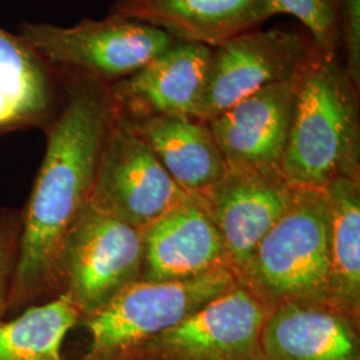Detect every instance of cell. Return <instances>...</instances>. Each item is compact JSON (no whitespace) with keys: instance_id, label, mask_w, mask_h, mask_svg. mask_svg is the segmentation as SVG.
<instances>
[{"instance_id":"obj_20","label":"cell","mask_w":360,"mask_h":360,"mask_svg":"<svg viewBox=\"0 0 360 360\" xmlns=\"http://www.w3.org/2000/svg\"><path fill=\"white\" fill-rule=\"evenodd\" d=\"M275 13L296 18L307 30L314 47L324 53H338L339 0H272Z\"/></svg>"},{"instance_id":"obj_18","label":"cell","mask_w":360,"mask_h":360,"mask_svg":"<svg viewBox=\"0 0 360 360\" xmlns=\"http://www.w3.org/2000/svg\"><path fill=\"white\" fill-rule=\"evenodd\" d=\"M79 319L80 311L58 296L1 321L0 360H65L63 342Z\"/></svg>"},{"instance_id":"obj_3","label":"cell","mask_w":360,"mask_h":360,"mask_svg":"<svg viewBox=\"0 0 360 360\" xmlns=\"http://www.w3.org/2000/svg\"><path fill=\"white\" fill-rule=\"evenodd\" d=\"M328 232L326 193L295 188L288 210L260 240L239 282L271 309L284 303H327Z\"/></svg>"},{"instance_id":"obj_11","label":"cell","mask_w":360,"mask_h":360,"mask_svg":"<svg viewBox=\"0 0 360 360\" xmlns=\"http://www.w3.org/2000/svg\"><path fill=\"white\" fill-rule=\"evenodd\" d=\"M294 191L282 175L227 169L212 187L193 195L217 227L238 278L288 210Z\"/></svg>"},{"instance_id":"obj_8","label":"cell","mask_w":360,"mask_h":360,"mask_svg":"<svg viewBox=\"0 0 360 360\" xmlns=\"http://www.w3.org/2000/svg\"><path fill=\"white\" fill-rule=\"evenodd\" d=\"M311 49L307 34L283 28H255L211 49L195 119L208 123L254 92L291 80Z\"/></svg>"},{"instance_id":"obj_9","label":"cell","mask_w":360,"mask_h":360,"mask_svg":"<svg viewBox=\"0 0 360 360\" xmlns=\"http://www.w3.org/2000/svg\"><path fill=\"white\" fill-rule=\"evenodd\" d=\"M190 196L168 175L148 146L115 116L101 156L91 205L144 230Z\"/></svg>"},{"instance_id":"obj_6","label":"cell","mask_w":360,"mask_h":360,"mask_svg":"<svg viewBox=\"0 0 360 360\" xmlns=\"http://www.w3.org/2000/svg\"><path fill=\"white\" fill-rule=\"evenodd\" d=\"M22 40L38 58L108 84L138 71L178 41L155 27L114 13L72 27L26 25Z\"/></svg>"},{"instance_id":"obj_10","label":"cell","mask_w":360,"mask_h":360,"mask_svg":"<svg viewBox=\"0 0 360 360\" xmlns=\"http://www.w3.org/2000/svg\"><path fill=\"white\" fill-rule=\"evenodd\" d=\"M295 96L294 75L254 92L208 122L227 169L283 176Z\"/></svg>"},{"instance_id":"obj_13","label":"cell","mask_w":360,"mask_h":360,"mask_svg":"<svg viewBox=\"0 0 360 360\" xmlns=\"http://www.w3.org/2000/svg\"><path fill=\"white\" fill-rule=\"evenodd\" d=\"M218 270L233 269L217 227L193 195L143 230L141 281L183 282Z\"/></svg>"},{"instance_id":"obj_21","label":"cell","mask_w":360,"mask_h":360,"mask_svg":"<svg viewBox=\"0 0 360 360\" xmlns=\"http://www.w3.org/2000/svg\"><path fill=\"white\" fill-rule=\"evenodd\" d=\"M20 233L22 210L3 208L0 211V322L8 314Z\"/></svg>"},{"instance_id":"obj_14","label":"cell","mask_w":360,"mask_h":360,"mask_svg":"<svg viewBox=\"0 0 360 360\" xmlns=\"http://www.w3.org/2000/svg\"><path fill=\"white\" fill-rule=\"evenodd\" d=\"M111 13L210 49L276 15L272 0H115Z\"/></svg>"},{"instance_id":"obj_1","label":"cell","mask_w":360,"mask_h":360,"mask_svg":"<svg viewBox=\"0 0 360 360\" xmlns=\"http://www.w3.org/2000/svg\"><path fill=\"white\" fill-rule=\"evenodd\" d=\"M67 102L49 127L47 150L22 210L19 255L8 314L58 296L65 239L91 203L96 172L115 110L110 84L77 71Z\"/></svg>"},{"instance_id":"obj_17","label":"cell","mask_w":360,"mask_h":360,"mask_svg":"<svg viewBox=\"0 0 360 360\" xmlns=\"http://www.w3.org/2000/svg\"><path fill=\"white\" fill-rule=\"evenodd\" d=\"M324 193L330 214L327 304L360 323V180H334Z\"/></svg>"},{"instance_id":"obj_7","label":"cell","mask_w":360,"mask_h":360,"mask_svg":"<svg viewBox=\"0 0 360 360\" xmlns=\"http://www.w3.org/2000/svg\"><path fill=\"white\" fill-rule=\"evenodd\" d=\"M271 307L238 282L151 339L134 360H263Z\"/></svg>"},{"instance_id":"obj_4","label":"cell","mask_w":360,"mask_h":360,"mask_svg":"<svg viewBox=\"0 0 360 360\" xmlns=\"http://www.w3.org/2000/svg\"><path fill=\"white\" fill-rule=\"evenodd\" d=\"M239 282L232 270H218L183 282L138 281L102 309L82 316L90 334L75 360H134L155 336L203 307Z\"/></svg>"},{"instance_id":"obj_12","label":"cell","mask_w":360,"mask_h":360,"mask_svg":"<svg viewBox=\"0 0 360 360\" xmlns=\"http://www.w3.org/2000/svg\"><path fill=\"white\" fill-rule=\"evenodd\" d=\"M211 49L176 41L129 77L110 84L115 115L120 119L175 116L195 119Z\"/></svg>"},{"instance_id":"obj_16","label":"cell","mask_w":360,"mask_h":360,"mask_svg":"<svg viewBox=\"0 0 360 360\" xmlns=\"http://www.w3.org/2000/svg\"><path fill=\"white\" fill-rule=\"evenodd\" d=\"M116 119L148 146L168 175L190 195L205 193L227 171L208 123L175 116Z\"/></svg>"},{"instance_id":"obj_2","label":"cell","mask_w":360,"mask_h":360,"mask_svg":"<svg viewBox=\"0 0 360 360\" xmlns=\"http://www.w3.org/2000/svg\"><path fill=\"white\" fill-rule=\"evenodd\" d=\"M295 107L282 174L294 188L360 180L358 87L338 53L309 50L295 74Z\"/></svg>"},{"instance_id":"obj_5","label":"cell","mask_w":360,"mask_h":360,"mask_svg":"<svg viewBox=\"0 0 360 360\" xmlns=\"http://www.w3.org/2000/svg\"><path fill=\"white\" fill-rule=\"evenodd\" d=\"M143 230L89 205L65 239L58 269V296L80 318L141 281ZM56 296V297H58Z\"/></svg>"},{"instance_id":"obj_22","label":"cell","mask_w":360,"mask_h":360,"mask_svg":"<svg viewBox=\"0 0 360 360\" xmlns=\"http://www.w3.org/2000/svg\"><path fill=\"white\" fill-rule=\"evenodd\" d=\"M339 49L345 55L343 67L360 87V0H339Z\"/></svg>"},{"instance_id":"obj_15","label":"cell","mask_w":360,"mask_h":360,"mask_svg":"<svg viewBox=\"0 0 360 360\" xmlns=\"http://www.w3.org/2000/svg\"><path fill=\"white\" fill-rule=\"evenodd\" d=\"M263 360H360V323L327 303H284L262 333Z\"/></svg>"},{"instance_id":"obj_19","label":"cell","mask_w":360,"mask_h":360,"mask_svg":"<svg viewBox=\"0 0 360 360\" xmlns=\"http://www.w3.org/2000/svg\"><path fill=\"white\" fill-rule=\"evenodd\" d=\"M0 91L13 104L22 124H38L50 111V87L38 56L0 28Z\"/></svg>"}]
</instances>
